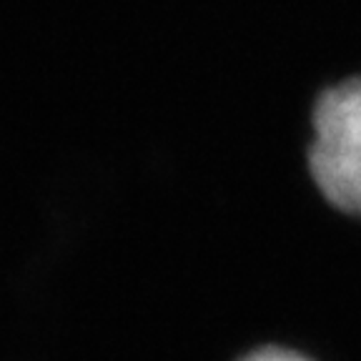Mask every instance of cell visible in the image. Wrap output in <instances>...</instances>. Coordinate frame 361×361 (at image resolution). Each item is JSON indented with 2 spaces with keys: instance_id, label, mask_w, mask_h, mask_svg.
Instances as JSON below:
<instances>
[{
  "instance_id": "2",
  "label": "cell",
  "mask_w": 361,
  "mask_h": 361,
  "mask_svg": "<svg viewBox=\"0 0 361 361\" xmlns=\"http://www.w3.org/2000/svg\"><path fill=\"white\" fill-rule=\"evenodd\" d=\"M238 361H311L304 354L293 349H283V346H259V349L243 354Z\"/></svg>"
},
{
  "instance_id": "1",
  "label": "cell",
  "mask_w": 361,
  "mask_h": 361,
  "mask_svg": "<svg viewBox=\"0 0 361 361\" xmlns=\"http://www.w3.org/2000/svg\"><path fill=\"white\" fill-rule=\"evenodd\" d=\"M304 166L319 201L361 224V73L331 80L309 108Z\"/></svg>"
}]
</instances>
